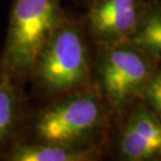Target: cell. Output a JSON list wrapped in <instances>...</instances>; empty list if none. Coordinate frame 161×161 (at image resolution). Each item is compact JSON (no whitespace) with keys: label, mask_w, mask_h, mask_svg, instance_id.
Wrapping results in <instances>:
<instances>
[{"label":"cell","mask_w":161,"mask_h":161,"mask_svg":"<svg viewBox=\"0 0 161 161\" xmlns=\"http://www.w3.org/2000/svg\"><path fill=\"white\" fill-rule=\"evenodd\" d=\"M113 122L110 107L92 87L31 109L21 140L106 151Z\"/></svg>","instance_id":"1"},{"label":"cell","mask_w":161,"mask_h":161,"mask_svg":"<svg viewBox=\"0 0 161 161\" xmlns=\"http://www.w3.org/2000/svg\"><path fill=\"white\" fill-rule=\"evenodd\" d=\"M31 96L43 104L94 87V47L83 18L65 12L31 70Z\"/></svg>","instance_id":"2"},{"label":"cell","mask_w":161,"mask_h":161,"mask_svg":"<svg viewBox=\"0 0 161 161\" xmlns=\"http://www.w3.org/2000/svg\"><path fill=\"white\" fill-rule=\"evenodd\" d=\"M65 12L60 0H13L0 70L26 85L38 54Z\"/></svg>","instance_id":"3"},{"label":"cell","mask_w":161,"mask_h":161,"mask_svg":"<svg viewBox=\"0 0 161 161\" xmlns=\"http://www.w3.org/2000/svg\"><path fill=\"white\" fill-rule=\"evenodd\" d=\"M94 47V87L114 118L143 98L159 64L130 41Z\"/></svg>","instance_id":"4"},{"label":"cell","mask_w":161,"mask_h":161,"mask_svg":"<svg viewBox=\"0 0 161 161\" xmlns=\"http://www.w3.org/2000/svg\"><path fill=\"white\" fill-rule=\"evenodd\" d=\"M147 0H91L83 17L93 45L128 41L134 34Z\"/></svg>","instance_id":"5"},{"label":"cell","mask_w":161,"mask_h":161,"mask_svg":"<svg viewBox=\"0 0 161 161\" xmlns=\"http://www.w3.org/2000/svg\"><path fill=\"white\" fill-rule=\"evenodd\" d=\"M25 85L0 70V157L16 141L21 140L31 106Z\"/></svg>","instance_id":"6"},{"label":"cell","mask_w":161,"mask_h":161,"mask_svg":"<svg viewBox=\"0 0 161 161\" xmlns=\"http://www.w3.org/2000/svg\"><path fill=\"white\" fill-rule=\"evenodd\" d=\"M104 150H80L56 144L16 141L3 154L8 161H95L105 156Z\"/></svg>","instance_id":"7"},{"label":"cell","mask_w":161,"mask_h":161,"mask_svg":"<svg viewBox=\"0 0 161 161\" xmlns=\"http://www.w3.org/2000/svg\"><path fill=\"white\" fill-rule=\"evenodd\" d=\"M128 41L147 53L157 64L161 63V2L147 0L134 34Z\"/></svg>","instance_id":"8"},{"label":"cell","mask_w":161,"mask_h":161,"mask_svg":"<svg viewBox=\"0 0 161 161\" xmlns=\"http://www.w3.org/2000/svg\"><path fill=\"white\" fill-rule=\"evenodd\" d=\"M161 152V121L143 99L133 103L116 116Z\"/></svg>","instance_id":"9"},{"label":"cell","mask_w":161,"mask_h":161,"mask_svg":"<svg viewBox=\"0 0 161 161\" xmlns=\"http://www.w3.org/2000/svg\"><path fill=\"white\" fill-rule=\"evenodd\" d=\"M116 124L115 150L117 157L125 161H156L161 160V152L143 139L133 129L119 119Z\"/></svg>","instance_id":"10"},{"label":"cell","mask_w":161,"mask_h":161,"mask_svg":"<svg viewBox=\"0 0 161 161\" xmlns=\"http://www.w3.org/2000/svg\"><path fill=\"white\" fill-rule=\"evenodd\" d=\"M143 101L161 121V68L156 70L143 94Z\"/></svg>","instance_id":"11"},{"label":"cell","mask_w":161,"mask_h":161,"mask_svg":"<svg viewBox=\"0 0 161 161\" xmlns=\"http://www.w3.org/2000/svg\"><path fill=\"white\" fill-rule=\"evenodd\" d=\"M70 1L75 3L76 5L82 6V8H87L91 0H70Z\"/></svg>","instance_id":"12"},{"label":"cell","mask_w":161,"mask_h":161,"mask_svg":"<svg viewBox=\"0 0 161 161\" xmlns=\"http://www.w3.org/2000/svg\"><path fill=\"white\" fill-rule=\"evenodd\" d=\"M158 1H160V2H161V0H158Z\"/></svg>","instance_id":"13"}]
</instances>
